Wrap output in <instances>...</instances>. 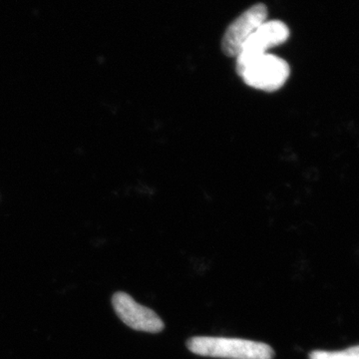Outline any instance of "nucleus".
Instances as JSON below:
<instances>
[{
	"mask_svg": "<svg viewBox=\"0 0 359 359\" xmlns=\"http://www.w3.org/2000/svg\"><path fill=\"white\" fill-rule=\"evenodd\" d=\"M187 347L197 355L224 359H273L275 351L264 342L226 337H196Z\"/></svg>",
	"mask_w": 359,
	"mask_h": 359,
	"instance_id": "f257e3e1",
	"label": "nucleus"
},
{
	"mask_svg": "<svg viewBox=\"0 0 359 359\" xmlns=\"http://www.w3.org/2000/svg\"><path fill=\"white\" fill-rule=\"evenodd\" d=\"M290 74V66L287 61L266 53L250 61L238 75L245 84L252 88L275 92L282 88L289 79Z\"/></svg>",
	"mask_w": 359,
	"mask_h": 359,
	"instance_id": "f03ea898",
	"label": "nucleus"
},
{
	"mask_svg": "<svg viewBox=\"0 0 359 359\" xmlns=\"http://www.w3.org/2000/svg\"><path fill=\"white\" fill-rule=\"evenodd\" d=\"M290 29L280 20L266 21L245 41L237 56V72L240 74L250 61L266 53L269 49L285 43Z\"/></svg>",
	"mask_w": 359,
	"mask_h": 359,
	"instance_id": "7ed1b4c3",
	"label": "nucleus"
},
{
	"mask_svg": "<svg viewBox=\"0 0 359 359\" xmlns=\"http://www.w3.org/2000/svg\"><path fill=\"white\" fill-rule=\"evenodd\" d=\"M268 18V8L263 4L250 7L233 21L223 37L222 48L226 55L237 57L245 41Z\"/></svg>",
	"mask_w": 359,
	"mask_h": 359,
	"instance_id": "20e7f679",
	"label": "nucleus"
},
{
	"mask_svg": "<svg viewBox=\"0 0 359 359\" xmlns=\"http://www.w3.org/2000/svg\"><path fill=\"white\" fill-rule=\"evenodd\" d=\"M113 308L120 320L132 330L158 334L165 325L160 316L152 309L141 306L125 292H116L112 299Z\"/></svg>",
	"mask_w": 359,
	"mask_h": 359,
	"instance_id": "39448f33",
	"label": "nucleus"
},
{
	"mask_svg": "<svg viewBox=\"0 0 359 359\" xmlns=\"http://www.w3.org/2000/svg\"><path fill=\"white\" fill-rule=\"evenodd\" d=\"M309 359H359V346L339 351H314Z\"/></svg>",
	"mask_w": 359,
	"mask_h": 359,
	"instance_id": "423d86ee",
	"label": "nucleus"
}]
</instances>
